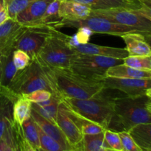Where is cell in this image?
Instances as JSON below:
<instances>
[{
  "label": "cell",
  "mask_w": 151,
  "mask_h": 151,
  "mask_svg": "<svg viewBox=\"0 0 151 151\" xmlns=\"http://www.w3.org/2000/svg\"><path fill=\"white\" fill-rule=\"evenodd\" d=\"M105 88L116 89L125 93L127 96L145 94L151 88V78H116L106 77L103 81Z\"/></svg>",
  "instance_id": "cell-10"
},
{
  "label": "cell",
  "mask_w": 151,
  "mask_h": 151,
  "mask_svg": "<svg viewBox=\"0 0 151 151\" xmlns=\"http://www.w3.org/2000/svg\"><path fill=\"white\" fill-rule=\"evenodd\" d=\"M56 123L71 146L74 147L82 141L83 135L69 116L66 106L61 100L58 109Z\"/></svg>",
  "instance_id": "cell-11"
},
{
  "label": "cell",
  "mask_w": 151,
  "mask_h": 151,
  "mask_svg": "<svg viewBox=\"0 0 151 151\" xmlns=\"http://www.w3.org/2000/svg\"><path fill=\"white\" fill-rule=\"evenodd\" d=\"M3 1H4V4H7V2H8L9 1H10V0H3Z\"/></svg>",
  "instance_id": "cell-49"
},
{
  "label": "cell",
  "mask_w": 151,
  "mask_h": 151,
  "mask_svg": "<svg viewBox=\"0 0 151 151\" xmlns=\"http://www.w3.org/2000/svg\"><path fill=\"white\" fill-rule=\"evenodd\" d=\"M52 27L59 28H80L86 27L92 31L94 33L107 34V35L121 36L125 33H138L133 28L125 25L115 23L111 21L100 16H89L86 18L79 19H63L58 23L55 24Z\"/></svg>",
  "instance_id": "cell-7"
},
{
  "label": "cell",
  "mask_w": 151,
  "mask_h": 151,
  "mask_svg": "<svg viewBox=\"0 0 151 151\" xmlns=\"http://www.w3.org/2000/svg\"><path fill=\"white\" fill-rule=\"evenodd\" d=\"M74 52L81 54L94 55L104 56V57L114 58L122 59L128 56V52L125 48H116V47H105L97 44L86 43L83 44H78L72 49Z\"/></svg>",
  "instance_id": "cell-12"
},
{
  "label": "cell",
  "mask_w": 151,
  "mask_h": 151,
  "mask_svg": "<svg viewBox=\"0 0 151 151\" xmlns=\"http://www.w3.org/2000/svg\"><path fill=\"white\" fill-rule=\"evenodd\" d=\"M9 16L8 13H7V7H5L2 9V10L0 11V25L2 24L5 21H7V19H9Z\"/></svg>",
  "instance_id": "cell-39"
},
{
  "label": "cell",
  "mask_w": 151,
  "mask_h": 151,
  "mask_svg": "<svg viewBox=\"0 0 151 151\" xmlns=\"http://www.w3.org/2000/svg\"><path fill=\"white\" fill-rule=\"evenodd\" d=\"M105 141L111 149L116 151H123L119 133L106 129L104 131Z\"/></svg>",
  "instance_id": "cell-32"
},
{
  "label": "cell",
  "mask_w": 151,
  "mask_h": 151,
  "mask_svg": "<svg viewBox=\"0 0 151 151\" xmlns=\"http://www.w3.org/2000/svg\"><path fill=\"white\" fill-rule=\"evenodd\" d=\"M41 89L48 90L54 95V89L45 68L36 59L32 58L25 69L18 71L7 88H0V94L15 102L20 96Z\"/></svg>",
  "instance_id": "cell-3"
},
{
  "label": "cell",
  "mask_w": 151,
  "mask_h": 151,
  "mask_svg": "<svg viewBox=\"0 0 151 151\" xmlns=\"http://www.w3.org/2000/svg\"><path fill=\"white\" fill-rule=\"evenodd\" d=\"M13 60L15 66L18 71L25 69L31 61V58L25 52L20 50H14L13 53Z\"/></svg>",
  "instance_id": "cell-33"
},
{
  "label": "cell",
  "mask_w": 151,
  "mask_h": 151,
  "mask_svg": "<svg viewBox=\"0 0 151 151\" xmlns=\"http://www.w3.org/2000/svg\"><path fill=\"white\" fill-rule=\"evenodd\" d=\"M4 7H5V4H4V1H3V0H0V11H1Z\"/></svg>",
  "instance_id": "cell-42"
},
{
  "label": "cell",
  "mask_w": 151,
  "mask_h": 151,
  "mask_svg": "<svg viewBox=\"0 0 151 151\" xmlns=\"http://www.w3.org/2000/svg\"><path fill=\"white\" fill-rule=\"evenodd\" d=\"M60 103V99L52 95L51 98L46 101L38 103H32L31 107H32V109L35 110L43 117L57 124L56 119H57L58 109Z\"/></svg>",
  "instance_id": "cell-21"
},
{
  "label": "cell",
  "mask_w": 151,
  "mask_h": 151,
  "mask_svg": "<svg viewBox=\"0 0 151 151\" xmlns=\"http://www.w3.org/2000/svg\"><path fill=\"white\" fill-rule=\"evenodd\" d=\"M123 63L122 59L75 52L72 57L69 69L75 73L96 81H103L110 67Z\"/></svg>",
  "instance_id": "cell-6"
},
{
  "label": "cell",
  "mask_w": 151,
  "mask_h": 151,
  "mask_svg": "<svg viewBox=\"0 0 151 151\" xmlns=\"http://www.w3.org/2000/svg\"><path fill=\"white\" fill-rule=\"evenodd\" d=\"M1 56L0 58V88H1Z\"/></svg>",
  "instance_id": "cell-41"
},
{
  "label": "cell",
  "mask_w": 151,
  "mask_h": 151,
  "mask_svg": "<svg viewBox=\"0 0 151 151\" xmlns=\"http://www.w3.org/2000/svg\"><path fill=\"white\" fill-rule=\"evenodd\" d=\"M120 37L126 45L128 56L151 57V49L143 35L133 32L123 34Z\"/></svg>",
  "instance_id": "cell-16"
},
{
  "label": "cell",
  "mask_w": 151,
  "mask_h": 151,
  "mask_svg": "<svg viewBox=\"0 0 151 151\" xmlns=\"http://www.w3.org/2000/svg\"><path fill=\"white\" fill-rule=\"evenodd\" d=\"M35 1L36 0H10L7 4H5L9 17L10 19H16V16L20 12L24 10Z\"/></svg>",
  "instance_id": "cell-30"
},
{
  "label": "cell",
  "mask_w": 151,
  "mask_h": 151,
  "mask_svg": "<svg viewBox=\"0 0 151 151\" xmlns=\"http://www.w3.org/2000/svg\"><path fill=\"white\" fill-rule=\"evenodd\" d=\"M60 0H52L47 7L45 13L35 25H47L52 27L62 20L59 16Z\"/></svg>",
  "instance_id": "cell-27"
},
{
  "label": "cell",
  "mask_w": 151,
  "mask_h": 151,
  "mask_svg": "<svg viewBox=\"0 0 151 151\" xmlns=\"http://www.w3.org/2000/svg\"><path fill=\"white\" fill-rule=\"evenodd\" d=\"M62 102L75 113L109 129L114 116L113 98L103 96V93L88 99L63 98Z\"/></svg>",
  "instance_id": "cell-4"
},
{
  "label": "cell",
  "mask_w": 151,
  "mask_h": 151,
  "mask_svg": "<svg viewBox=\"0 0 151 151\" xmlns=\"http://www.w3.org/2000/svg\"><path fill=\"white\" fill-rule=\"evenodd\" d=\"M123 63L135 69L150 70V57L128 56L123 59Z\"/></svg>",
  "instance_id": "cell-31"
},
{
  "label": "cell",
  "mask_w": 151,
  "mask_h": 151,
  "mask_svg": "<svg viewBox=\"0 0 151 151\" xmlns=\"http://www.w3.org/2000/svg\"><path fill=\"white\" fill-rule=\"evenodd\" d=\"M91 9L88 6L72 0H60L59 16L63 19H79L90 16Z\"/></svg>",
  "instance_id": "cell-17"
},
{
  "label": "cell",
  "mask_w": 151,
  "mask_h": 151,
  "mask_svg": "<svg viewBox=\"0 0 151 151\" xmlns=\"http://www.w3.org/2000/svg\"><path fill=\"white\" fill-rule=\"evenodd\" d=\"M103 151H116V150H112V149H106V150H104Z\"/></svg>",
  "instance_id": "cell-48"
},
{
  "label": "cell",
  "mask_w": 151,
  "mask_h": 151,
  "mask_svg": "<svg viewBox=\"0 0 151 151\" xmlns=\"http://www.w3.org/2000/svg\"><path fill=\"white\" fill-rule=\"evenodd\" d=\"M31 104L32 103L23 96H20L15 100L13 106V117L15 123L22 126L23 122L30 117Z\"/></svg>",
  "instance_id": "cell-26"
},
{
  "label": "cell",
  "mask_w": 151,
  "mask_h": 151,
  "mask_svg": "<svg viewBox=\"0 0 151 151\" xmlns=\"http://www.w3.org/2000/svg\"><path fill=\"white\" fill-rule=\"evenodd\" d=\"M52 95L53 94L48 90L41 89L37 90V91H33V92L29 93V94H24V95L22 96L26 99H27L31 103H38L49 100V99L52 97Z\"/></svg>",
  "instance_id": "cell-36"
},
{
  "label": "cell",
  "mask_w": 151,
  "mask_h": 151,
  "mask_svg": "<svg viewBox=\"0 0 151 151\" xmlns=\"http://www.w3.org/2000/svg\"><path fill=\"white\" fill-rule=\"evenodd\" d=\"M128 132L142 150H151V123L140 124Z\"/></svg>",
  "instance_id": "cell-24"
},
{
  "label": "cell",
  "mask_w": 151,
  "mask_h": 151,
  "mask_svg": "<svg viewBox=\"0 0 151 151\" xmlns=\"http://www.w3.org/2000/svg\"><path fill=\"white\" fill-rule=\"evenodd\" d=\"M144 37H145V41H147V44H149V46H150L151 49V35H144Z\"/></svg>",
  "instance_id": "cell-40"
},
{
  "label": "cell",
  "mask_w": 151,
  "mask_h": 151,
  "mask_svg": "<svg viewBox=\"0 0 151 151\" xmlns=\"http://www.w3.org/2000/svg\"><path fill=\"white\" fill-rule=\"evenodd\" d=\"M147 110H148V111L151 114V100L148 102V103H147Z\"/></svg>",
  "instance_id": "cell-44"
},
{
  "label": "cell",
  "mask_w": 151,
  "mask_h": 151,
  "mask_svg": "<svg viewBox=\"0 0 151 151\" xmlns=\"http://www.w3.org/2000/svg\"><path fill=\"white\" fill-rule=\"evenodd\" d=\"M24 28V26L21 25L16 19L10 18L0 25V49L13 45L16 38Z\"/></svg>",
  "instance_id": "cell-18"
},
{
  "label": "cell",
  "mask_w": 151,
  "mask_h": 151,
  "mask_svg": "<svg viewBox=\"0 0 151 151\" xmlns=\"http://www.w3.org/2000/svg\"><path fill=\"white\" fill-rule=\"evenodd\" d=\"M43 66L48 74L54 89V96L60 100L63 98L78 100L91 98L102 94L106 89L103 81L86 78L72 72L69 68Z\"/></svg>",
  "instance_id": "cell-1"
},
{
  "label": "cell",
  "mask_w": 151,
  "mask_h": 151,
  "mask_svg": "<svg viewBox=\"0 0 151 151\" xmlns=\"http://www.w3.org/2000/svg\"><path fill=\"white\" fill-rule=\"evenodd\" d=\"M88 6L91 10H109L124 8L138 10L141 7L139 0H72Z\"/></svg>",
  "instance_id": "cell-15"
},
{
  "label": "cell",
  "mask_w": 151,
  "mask_h": 151,
  "mask_svg": "<svg viewBox=\"0 0 151 151\" xmlns=\"http://www.w3.org/2000/svg\"><path fill=\"white\" fill-rule=\"evenodd\" d=\"M22 128L24 136L26 138V139L36 150L39 149L41 147V145H40L38 128H37L36 124L31 116L23 122V124L22 125Z\"/></svg>",
  "instance_id": "cell-28"
},
{
  "label": "cell",
  "mask_w": 151,
  "mask_h": 151,
  "mask_svg": "<svg viewBox=\"0 0 151 151\" xmlns=\"http://www.w3.org/2000/svg\"><path fill=\"white\" fill-rule=\"evenodd\" d=\"M150 70H151V57H150Z\"/></svg>",
  "instance_id": "cell-50"
},
{
  "label": "cell",
  "mask_w": 151,
  "mask_h": 151,
  "mask_svg": "<svg viewBox=\"0 0 151 151\" xmlns=\"http://www.w3.org/2000/svg\"><path fill=\"white\" fill-rule=\"evenodd\" d=\"M31 117L32 118L35 124L46 134L54 139L55 141L60 143L63 147L67 149L68 150H71L73 149V147L70 145L65 135L63 134L61 130L59 128V127L58 126L57 124L45 119L33 109L31 110Z\"/></svg>",
  "instance_id": "cell-14"
},
{
  "label": "cell",
  "mask_w": 151,
  "mask_h": 151,
  "mask_svg": "<svg viewBox=\"0 0 151 151\" xmlns=\"http://www.w3.org/2000/svg\"><path fill=\"white\" fill-rule=\"evenodd\" d=\"M14 128L16 139H17V142L18 145H19L20 151H38L26 139V138L24 136L21 125H17L14 122Z\"/></svg>",
  "instance_id": "cell-35"
},
{
  "label": "cell",
  "mask_w": 151,
  "mask_h": 151,
  "mask_svg": "<svg viewBox=\"0 0 151 151\" xmlns=\"http://www.w3.org/2000/svg\"><path fill=\"white\" fill-rule=\"evenodd\" d=\"M53 27L47 25H32L24 27L13 43L15 50H20L27 53L31 58L35 57L52 34Z\"/></svg>",
  "instance_id": "cell-9"
},
{
  "label": "cell",
  "mask_w": 151,
  "mask_h": 151,
  "mask_svg": "<svg viewBox=\"0 0 151 151\" xmlns=\"http://www.w3.org/2000/svg\"><path fill=\"white\" fill-rule=\"evenodd\" d=\"M52 0H36L16 16V20L24 27L35 25Z\"/></svg>",
  "instance_id": "cell-13"
},
{
  "label": "cell",
  "mask_w": 151,
  "mask_h": 151,
  "mask_svg": "<svg viewBox=\"0 0 151 151\" xmlns=\"http://www.w3.org/2000/svg\"><path fill=\"white\" fill-rule=\"evenodd\" d=\"M38 135H39L40 145L42 150L46 151H67V149L61 145L60 143L46 134L37 125Z\"/></svg>",
  "instance_id": "cell-29"
},
{
  "label": "cell",
  "mask_w": 151,
  "mask_h": 151,
  "mask_svg": "<svg viewBox=\"0 0 151 151\" xmlns=\"http://www.w3.org/2000/svg\"><path fill=\"white\" fill-rule=\"evenodd\" d=\"M118 133L120 137L123 151H143L128 131H121Z\"/></svg>",
  "instance_id": "cell-34"
},
{
  "label": "cell",
  "mask_w": 151,
  "mask_h": 151,
  "mask_svg": "<svg viewBox=\"0 0 151 151\" xmlns=\"http://www.w3.org/2000/svg\"><path fill=\"white\" fill-rule=\"evenodd\" d=\"M37 150H38V151H46V150H42V149H41V148L37 149ZM67 151H77V150H75V147H73V149H72V150H67Z\"/></svg>",
  "instance_id": "cell-45"
},
{
  "label": "cell",
  "mask_w": 151,
  "mask_h": 151,
  "mask_svg": "<svg viewBox=\"0 0 151 151\" xmlns=\"http://www.w3.org/2000/svg\"><path fill=\"white\" fill-rule=\"evenodd\" d=\"M66 106V105H65ZM66 110L69 116L71 119L73 120L75 125L80 130L81 134L83 135H89V134H97L103 132L105 131V128L102 127L101 125L95 123L91 120L86 119L83 116H81L78 114L75 113V111L69 109V107L66 106Z\"/></svg>",
  "instance_id": "cell-22"
},
{
  "label": "cell",
  "mask_w": 151,
  "mask_h": 151,
  "mask_svg": "<svg viewBox=\"0 0 151 151\" xmlns=\"http://www.w3.org/2000/svg\"><path fill=\"white\" fill-rule=\"evenodd\" d=\"M78 145L81 151H103L111 149L105 141L104 131L97 134L83 135L82 141Z\"/></svg>",
  "instance_id": "cell-25"
},
{
  "label": "cell",
  "mask_w": 151,
  "mask_h": 151,
  "mask_svg": "<svg viewBox=\"0 0 151 151\" xmlns=\"http://www.w3.org/2000/svg\"><path fill=\"white\" fill-rule=\"evenodd\" d=\"M75 52L62 38V32L53 28L52 34L46 40L35 58L40 64L50 68H69Z\"/></svg>",
  "instance_id": "cell-5"
},
{
  "label": "cell",
  "mask_w": 151,
  "mask_h": 151,
  "mask_svg": "<svg viewBox=\"0 0 151 151\" xmlns=\"http://www.w3.org/2000/svg\"><path fill=\"white\" fill-rule=\"evenodd\" d=\"M150 100L146 94L113 98L114 116L109 129L129 131L140 124L151 123V114L147 109Z\"/></svg>",
  "instance_id": "cell-2"
},
{
  "label": "cell",
  "mask_w": 151,
  "mask_h": 151,
  "mask_svg": "<svg viewBox=\"0 0 151 151\" xmlns=\"http://www.w3.org/2000/svg\"><path fill=\"white\" fill-rule=\"evenodd\" d=\"M145 94L147 96V97L151 98V88H149V89H147V91H146Z\"/></svg>",
  "instance_id": "cell-43"
},
{
  "label": "cell",
  "mask_w": 151,
  "mask_h": 151,
  "mask_svg": "<svg viewBox=\"0 0 151 151\" xmlns=\"http://www.w3.org/2000/svg\"><path fill=\"white\" fill-rule=\"evenodd\" d=\"M94 34V32L89 29L86 27H80L78 28V30L77 33L75 34L78 43L81 44H86L88 43V41L90 39V37Z\"/></svg>",
  "instance_id": "cell-37"
},
{
  "label": "cell",
  "mask_w": 151,
  "mask_h": 151,
  "mask_svg": "<svg viewBox=\"0 0 151 151\" xmlns=\"http://www.w3.org/2000/svg\"><path fill=\"white\" fill-rule=\"evenodd\" d=\"M141 7L136 11L151 21V0H139Z\"/></svg>",
  "instance_id": "cell-38"
},
{
  "label": "cell",
  "mask_w": 151,
  "mask_h": 151,
  "mask_svg": "<svg viewBox=\"0 0 151 151\" xmlns=\"http://www.w3.org/2000/svg\"><path fill=\"white\" fill-rule=\"evenodd\" d=\"M90 16H100L135 29L143 35H151V21L135 10L114 8L109 10H91Z\"/></svg>",
  "instance_id": "cell-8"
},
{
  "label": "cell",
  "mask_w": 151,
  "mask_h": 151,
  "mask_svg": "<svg viewBox=\"0 0 151 151\" xmlns=\"http://www.w3.org/2000/svg\"><path fill=\"white\" fill-rule=\"evenodd\" d=\"M13 45L5 48L1 55V88H7L17 74L18 70L13 60Z\"/></svg>",
  "instance_id": "cell-19"
},
{
  "label": "cell",
  "mask_w": 151,
  "mask_h": 151,
  "mask_svg": "<svg viewBox=\"0 0 151 151\" xmlns=\"http://www.w3.org/2000/svg\"><path fill=\"white\" fill-rule=\"evenodd\" d=\"M6 48H7V47H6ZM5 50V48L4 49H0V58H1V56L2 55V54H3V52H4V50Z\"/></svg>",
  "instance_id": "cell-46"
},
{
  "label": "cell",
  "mask_w": 151,
  "mask_h": 151,
  "mask_svg": "<svg viewBox=\"0 0 151 151\" xmlns=\"http://www.w3.org/2000/svg\"><path fill=\"white\" fill-rule=\"evenodd\" d=\"M14 102L0 94V139L3 138L9 125L13 122V106Z\"/></svg>",
  "instance_id": "cell-23"
},
{
  "label": "cell",
  "mask_w": 151,
  "mask_h": 151,
  "mask_svg": "<svg viewBox=\"0 0 151 151\" xmlns=\"http://www.w3.org/2000/svg\"><path fill=\"white\" fill-rule=\"evenodd\" d=\"M143 151H151V150H143Z\"/></svg>",
  "instance_id": "cell-51"
},
{
  "label": "cell",
  "mask_w": 151,
  "mask_h": 151,
  "mask_svg": "<svg viewBox=\"0 0 151 151\" xmlns=\"http://www.w3.org/2000/svg\"><path fill=\"white\" fill-rule=\"evenodd\" d=\"M106 77L116 78H151V70L138 69L125 65H116L109 68L106 72Z\"/></svg>",
  "instance_id": "cell-20"
},
{
  "label": "cell",
  "mask_w": 151,
  "mask_h": 151,
  "mask_svg": "<svg viewBox=\"0 0 151 151\" xmlns=\"http://www.w3.org/2000/svg\"><path fill=\"white\" fill-rule=\"evenodd\" d=\"M13 151H20V149H19V145H18V142H17V145H16V147H15L14 150Z\"/></svg>",
  "instance_id": "cell-47"
}]
</instances>
